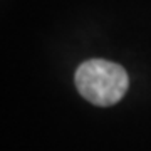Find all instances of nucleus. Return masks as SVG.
I'll return each instance as SVG.
<instances>
[{
	"instance_id": "nucleus-1",
	"label": "nucleus",
	"mask_w": 151,
	"mask_h": 151,
	"mask_svg": "<svg viewBox=\"0 0 151 151\" xmlns=\"http://www.w3.org/2000/svg\"><path fill=\"white\" fill-rule=\"evenodd\" d=\"M74 81L86 101L103 108L119 103L129 87V77L123 65L104 59L82 62L76 70Z\"/></svg>"
}]
</instances>
